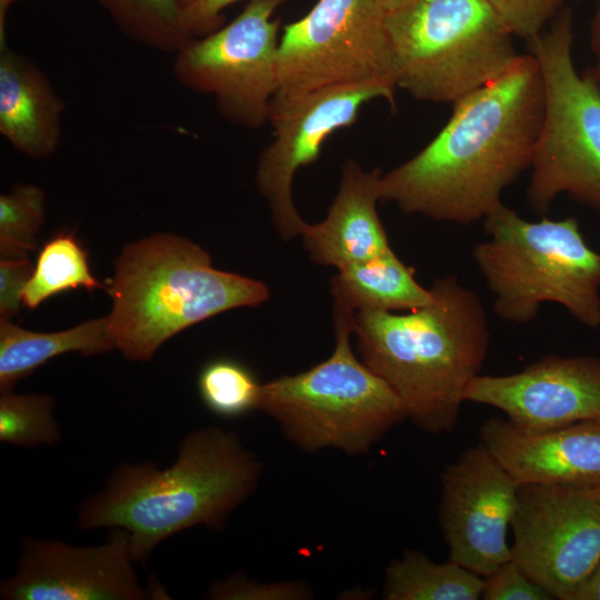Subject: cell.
I'll return each mask as SVG.
<instances>
[{"mask_svg":"<svg viewBox=\"0 0 600 600\" xmlns=\"http://www.w3.org/2000/svg\"><path fill=\"white\" fill-rule=\"evenodd\" d=\"M543 116L540 67L530 52L520 54L499 78L454 102L422 150L382 173L381 200L434 221H482L530 168Z\"/></svg>","mask_w":600,"mask_h":600,"instance_id":"6da1fadb","label":"cell"},{"mask_svg":"<svg viewBox=\"0 0 600 600\" xmlns=\"http://www.w3.org/2000/svg\"><path fill=\"white\" fill-rule=\"evenodd\" d=\"M263 471L258 456L231 431L216 426L184 436L166 469L152 461L121 463L102 488L77 509L82 530L121 528L136 562L168 538L193 527L222 529L257 489Z\"/></svg>","mask_w":600,"mask_h":600,"instance_id":"7a4b0ae2","label":"cell"},{"mask_svg":"<svg viewBox=\"0 0 600 600\" xmlns=\"http://www.w3.org/2000/svg\"><path fill=\"white\" fill-rule=\"evenodd\" d=\"M430 292L407 313L357 311L352 334L359 358L399 397L407 419L437 436L454 429L491 334L482 301L457 277L437 279Z\"/></svg>","mask_w":600,"mask_h":600,"instance_id":"3957f363","label":"cell"},{"mask_svg":"<svg viewBox=\"0 0 600 600\" xmlns=\"http://www.w3.org/2000/svg\"><path fill=\"white\" fill-rule=\"evenodd\" d=\"M110 338L124 358L149 361L178 332L222 312L270 298L259 280L216 269L194 242L157 233L126 246L106 289Z\"/></svg>","mask_w":600,"mask_h":600,"instance_id":"277c9868","label":"cell"},{"mask_svg":"<svg viewBox=\"0 0 600 600\" xmlns=\"http://www.w3.org/2000/svg\"><path fill=\"white\" fill-rule=\"evenodd\" d=\"M482 223L489 239L471 254L500 319L526 324L553 302L583 326L600 327V254L576 218L529 221L501 203Z\"/></svg>","mask_w":600,"mask_h":600,"instance_id":"5b68a950","label":"cell"},{"mask_svg":"<svg viewBox=\"0 0 600 600\" xmlns=\"http://www.w3.org/2000/svg\"><path fill=\"white\" fill-rule=\"evenodd\" d=\"M353 316L333 308L334 348L326 360L262 383L258 410L302 451L363 454L407 419L399 397L354 353Z\"/></svg>","mask_w":600,"mask_h":600,"instance_id":"8992f818","label":"cell"},{"mask_svg":"<svg viewBox=\"0 0 600 600\" xmlns=\"http://www.w3.org/2000/svg\"><path fill=\"white\" fill-rule=\"evenodd\" d=\"M396 88L454 103L520 57L514 34L487 0H417L386 12Z\"/></svg>","mask_w":600,"mask_h":600,"instance_id":"52a82bcc","label":"cell"},{"mask_svg":"<svg viewBox=\"0 0 600 600\" xmlns=\"http://www.w3.org/2000/svg\"><path fill=\"white\" fill-rule=\"evenodd\" d=\"M540 67L544 116L531 164L527 200L543 217L567 193L600 216V88L572 59V12L563 7L528 40Z\"/></svg>","mask_w":600,"mask_h":600,"instance_id":"ba28073f","label":"cell"},{"mask_svg":"<svg viewBox=\"0 0 600 600\" xmlns=\"http://www.w3.org/2000/svg\"><path fill=\"white\" fill-rule=\"evenodd\" d=\"M384 18L376 0H319L280 36L272 100L363 81L394 86Z\"/></svg>","mask_w":600,"mask_h":600,"instance_id":"9c48e42d","label":"cell"},{"mask_svg":"<svg viewBox=\"0 0 600 600\" xmlns=\"http://www.w3.org/2000/svg\"><path fill=\"white\" fill-rule=\"evenodd\" d=\"M283 1L250 0L226 27L191 39L176 53V78L213 96L227 120L263 126L278 89L279 21L272 16Z\"/></svg>","mask_w":600,"mask_h":600,"instance_id":"30bf717a","label":"cell"},{"mask_svg":"<svg viewBox=\"0 0 600 600\" xmlns=\"http://www.w3.org/2000/svg\"><path fill=\"white\" fill-rule=\"evenodd\" d=\"M513 560L554 599L576 600L600 564V484H520Z\"/></svg>","mask_w":600,"mask_h":600,"instance_id":"8fae6325","label":"cell"},{"mask_svg":"<svg viewBox=\"0 0 600 600\" xmlns=\"http://www.w3.org/2000/svg\"><path fill=\"white\" fill-rule=\"evenodd\" d=\"M396 87L386 81H363L322 88L297 99L272 100L268 122L273 140L262 150L256 183L267 201L272 224L283 240L301 237L307 222L298 212L292 183L298 170L316 162L327 139L352 126L367 103H392Z\"/></svg>","mask_w":600,"mask_h":600,"instance_id":"7c38bea8","label":"cell"},{"mask_svg":"<svg viewBox=\"0 0 600 600\" xmlns=\"http://www.w3.org/2000/svg\"><path fill=\"white\" fill-rule=\"evenodd\" d=\"M129 533L110 528L107 541L78 547L26 536L12 576L0 583L2 600L168 599L161 586L144 588L134 570Z\"/></svg>","mask_w":600,"mask_h":600,"instance_id":"4fadbf2b","label":"cell"},{"mask_svg":"<svg viewBox=\"0 0 600 600\" xmlns=\"http://www.w3.org/2000/svg\"><path fill=\"white\" fill-rule=\"evenodd\" d=\"M519 486L481 442L444 468L439 519L450 561L483 578L511 560Z\"/></svg>","mask_w":600,"mask_h":600,"instance_id":"5bb4252c","label":"cell"},{"mask_svg":"<svg viewBox=\"0 0 600 600\" xmlns=\"http://www.w3.org/2000/svg\"><path fill=\"white\" fill-rule=\"evenodd\" d=\"M463 401L494 407L528 433L600 421V358L550 354L511 374H477Z\"/></svg>","mask_w":600,"mask_h":600,"instance_id":"9a60e30c","label":"cell"},{"mask_svg":"<svg viewBox=\"0 0 600 600\" xmlns=\"http://www.w3.org/2000/svg\"><path fill=\"white\" fill-rule=\"evenodd\" d=\"M479 433L480 442L519 484H600V421L528 433L493 418Z\"/></svg>","mask_w":600,"mask_h":600,"instance_id":"2e32d148","label":"cell"},{"mask_svg":"<svg viewBox=\"0 0 600 600\" xmlns=\"http://www.w3.org/2000/svg\"><path fill=\"white\" fill-rule=\"evenodd\" d=\"M381 176L380 169L364 170L352 159L342 164L327 216L301 234L311 261L340 270L392 251L377 211Z\"/></svg>","mask_w":600,"mask_h":600,"instance_id":"e0dca14e","label":"cell"},{"mask_svg":"<svg viewBox=\"0 0 600 600\" xmlns=\"http://www.w3.org/2000/svg\"><path fill=\"white\" fill-rule=\"evenodd\" d=\"M63 102L41 70L1 40L0 132L32 159L49 157L61 136Z\"/></svg>","mask_w":600,"mask_h":600,"instance_id":"ac0fdd59","label":"cell"},{"mask_svg":"<svg viewBox=\"0 0 600 600\" xmlns=\"http://www.w3.org/2000/svg\"><path fill=\"white\" fill-rule=\"evenodd\" d=\"M333 308L354 314L360 310L412 311L431 299L414 270L392 251L338 270L331 278Z\"/></svg>","mask_w":600,"mask_h":600,"instance_id":"d6986e66","label":"cell"},{"mask_svg":"<svg viewBox=\"0 0 600 600\" xmlns=\"http://www.w3.org/2000/svg\"><path fill=\"white\" fill-rule=\"evenodd\" d=\"M113 348L107 317L56 332L30 331L0 319V392L13 390L18 381L54 357L69 352L97 356Z\"/></svg>","mask_w":600,"mask_h":600,"instance_id":"ffe728a7","label":"cell"},{"mask_svg":"<svg viewBox=\"0 0 600 600\" xmlns=\"http://www.w3.org/2000/svg\"><path fill=\"white\" fill-rule=\"evenodd\" d=\"M483 578L448 560L436 563L418 550H407L386 569V600H478Z\"/></svg>","mask_w":600,"mask_h":600,"instance_id":"44dd1931","label":"cell"},{"mask_svg":"<svg viewBox=\"0 0 600 600\" xmlns=\"http://www.w3.org/2000/svg\"><path fill=\"white\" fill-rule=\"evenodd\" d=\"M78 288L107 289L92 274L89 254L73 232L61 230L41 246L22 303L34 310L49 298Z\"/></svg>","mask_w":600,"mask_h":600,"instance_id":"7402d4cb","label":"cell"},{"mask_svg":"<svg viewBox=\"0 0 600 600\" xmlns=\"http://www.w3.org/2000/svg\"><path fill=\"white\" fill-rule=\"evenodd\" d=\"M132 40L177 53L191 38L181 23L178 0H97Z\"/></svg>","mask_w":600,"mask_h":600,"instance_id":"603a6c76","label":"cell"},{"mask_svg":"<svg viewBox=\"0 0 600 600\" xmlns=\"http://www.w3.org/2000/svg\"><path fill=\"white\" fill-rule=\"evenodd\" d=\"M197 389L201 402L211 413L236 419L258 410L262 383L244 363L220 357L201 367Z\"/></svg>","mask_w":600,"mask_h":600,"instance_id":"cb8c5ba5","label":"cell"},{"mask_svg":"<svg viewBox=\"0 0 600 600\" xmlns=\"http://www.w3.org/2000/svg\"><path fill=\"white\" fill-rule=\"evenodd\" d=\"M53 411L49 394L0 392V441L27 449L59 443L62 432Z\"/></svg>","mask_w":600,"mask_h":600,"instance_id":"d4e9b609","label":"cell"},{"mask_svg":"<svg viewBox=\"0 0 600 600\" xmlns=\"http://www.w3.org/2000/svg\"><path fill=\"white\" fill-rule=\"evenodd\" d=\"M46 199L40 188L18 184L0 196L1 258H29L44 219Z\"/></svg>","mask_w":600,"mask_h":600,"instance_id":"484cf974","label":"cell"},{"mask_svg":"<svg viewBox=\"0 0 600 600\" xmlns=\"http://www.w3.org/2000/svg\"><path fill=\"white\" fill-rule=\"evenodd\" d=\"M206 597L214 600H307L313 598V591L301 581L261 583L236 573L212 582Z\"/></svg>","mask_w":600,"mask_h":600,"instance_id":"4316f807","label":"cell"},{"mask_svg":"<svg viewBox=\"0 0 600 600\" xmlns=\"http://www.w3.org/2000/svg\"><path fill=\"white\" fill-rule=\"evenodd\" d=\"M514 37L538 36L563 8L564 0H487Z\"/></svg>","mask_w":600,"mask_h":600,"instance_id":"83f0119b","label":"cell"},{"mask_svg":"<svg viewBox=\"0 0 600 600\" xmlns=\"http://www.w3.org/2000/svg\"><path fill=\"white\" fill-rule=\"evenodd\" d=\"M481 599L553 600L554 598L548 590L529 578L513 560H509L483 577Z\"/></svg>","mask_w":600,"mask_h":600,"instance_id":"f1b7e54d","label":"cell"},{"mask_svg":"<svg viewBox=\"0 0 600 600\" xmlns=\"http://www.w3.org/2000/svg\"><path fill=\"white\" fill-rule=\"evenodd\" d=\"M33 271L29 258L0 260V319L12 320L22 303V292Z\"/></svg>","mask_w":600,"mask_h":600,"instance_id":"f546056e","label":"cell"},{"mask_svg":"<svg viewBox=\"0 0 600 600\" xmlns=\"http://www.w3.org/2000/svg\"><path fill=\"white\" fill-rule=\"evenodd\" d=\"M236 1L239 0H178L183 30L191 39L214 31L222 10Z\"/></svg>","mask_w":600,"mask_h":600,"instance_id":"4dcf8cb0","label":"cell"},{"mask_svg":"<svg viewBox=\"0 0 600 600\" xmlns=\"http://www.w3.org/2000/svg\"><path fill=\"white\" fill-rule=\"evenodd\" d=\"M590 44L594 53V66L587 73L600 88V9H598L590 23Z\"/></svg>","mask_w":600,"mask_h":600,"instance_id":"1f68e13d","label":"cell"},{"mask_svg":"<svg viewBox=\"0 0 600 600\" xmlns=\"http://www.w3.org/2000/svg\"><path fill=\"white\" fill-rule=\"evenodd\" d=\"M576 600H600V564L579 591Z\"/></svg>","mask_w":600,"mask_h":600,"instance_id":"d6a6232c","label":"cell"},{"mask_svg":"<svg viewBox=\"0 0 600 600\" xmlns=\"http://www.w3.org/2000/svg\"><path fill=\"white\" fill-rule=\"evenodd\" d=\"M378 4L386 11L397 10L417 0H376Z\"/></svg>","mask_w":600,"mask_h":600,"instance_id":"836d02e7","label":"cell"},{"mask_svg":"<svg viewBox=\"0 0 600 600\" xmlns=\"http://www.w3.org/2000/svg\"><path fill=\"white\" fill-rule=\"evenodd\" d=\"M9 0H4L6 4L8 3Z\"/></svg>","mask_w":600,"mask_h":600,"instance_id":"e575fe53","label":"cell"}]
</instances>
